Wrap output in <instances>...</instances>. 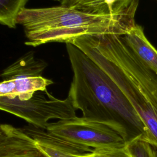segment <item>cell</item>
<instances>
[{
  "label": "cell",
  "instance_id": "1",
  "mask_svg": "<svg viewBox=\"0 0 157 157\" xmlns=\"http://www.w3.org/2000/svg\"><path fill=\"white\" fill-rule=\"evenodd\" d=\"M73 77L68 96L82 117L112 128L127 144L147 142L146 128L112 78L91 58L71 43L66 44Z\"/></svg>",
  "mask_w": 157,
  "mask_h": 157
},
{
  "label": "cell",
  "instance_id": "2",
  "mask_svg": "<svg viewBox=\"0 0 157 157\" xmlns=\"http://www.w3.org/2000/svg\"><path fill=\"white\" fill-rule=\"evenodd\" d=\"M71 43L117 83L144 123L147 142L157 150V74L142 63L122 35H86Z\"/></svg>",
  "mask_w": 157,
  "mask_h": 157
},
{
  "label": "cell",
  "instance_id": "3",
  "mask_svg": "<svg viewBox=\"0 0 157 157\" xmlns=\"http://www.w3.org/2000/svg\"><path fill=\"white\" fill-rule=\"evenodd\" d=\"M17 23L23 28L25 45L33 47L50 42L66 44L86 35H124L136 25L134 18L92 14L62 6L25 8Z\"/></svg>",
  "mask_w": 157,
  "mask_h": 157
},
{
  "label": "cell",
  "instance_id": "4",
  "mask_svg": "<svg viewBox=\"0 0 157 157\" xmlns=\"http://www.w3.org/2000/svg\"><path fill=\"white\" fill-rule=\"evenodd\" d=\"M1 110L15 115L34 126L46 129L51 120H67L77 117L69 96L58 99L47 90L37 91L28 100L0 97Z\"/></svg>",
  "mask_w": 157,
  "mask_h": 157
},
{
  "label": "cell",
  "instance_id": "5",
  "mask_svg": "<svg viewBox=\"0 0 157 157\" xmlns=\"http://www.w3.org/2000/svg\"><path fill=\"white\" fill-rule=\"evenodd\" d=\"M47 64L29 51L3 70L0 97L28 100L37 91L46 90L53 82L42 76Z\"/></svg>",
  "mask_w": 157,
  "mask_h": 157
},
{
  "label": "cell",
  "instance_id": "6",
  "mask_svg": "<svg viewBox=\"0 0 157 157\" xmlns=\"http://www.w3.org/2000/svg\"><path fill=\"white\" fill-rule=\"evenodd\" d=\"M45 129L68 141L93 149L121 147L126 144L112 128L83 117L49 123Z\"/></svg>",
  "mask_w": 157,
  "mask_h": 157
},
{
  "label": "cell",
  "instance_id": "7",
  "mask_svg": "<svg viewBox=\"0 0 157 157\" xmlns=\"http://www.w3.org/2000/svg\"><path fill=\"white\" fill-rule=\"evenodd\" d=\"M22 129L34 140L37 148L46 157H80L94 150L31 124L24 126Z\"/></svg>",
  "mask_w": 157,
  "mask_h": 157
},
{
  "label": "cell",
  "instance_id": "8",
  "mask_svg": "<svg viewBox=\"0 0 157 157\" xmlns=\"http://www.w3.org/2000/svg\"><path fill=\"white\" fill-rule=\"evenodd\" d=\"M0 157H46L22 128L0 126Z\"/></svg>",
  "mask_w": 157,
  "mask_h": 157
},
{
  "label": "cell",
  "instance_id": "9",
  "mask_svg": "<svg viewBox=\"0 0 157 157\" xmlns=\"http://www.w3.org/2000/svg\"><path fill=\"white\" fill-rule=\"evenodd\" d=\"M139 0H83L75 9L100 15L134 18Z\"/></svg>",
  "mask_w": 157,
  "mask_h": 157
},
{
  "label": "cell",
  "instance_id": "10",
  "mask_svg": "<svg viewBox=\"0 0 157 157\" xmlns=\"http://www.w3.org/2000/svg\"><path fill=\"white\" fill-rule=\"evenodd\" d=\"M122 37L142 63L157 74V50L147 39L142 26L136 24Z\"/></svg>",
  "mask_w": 157,
  "mask_h": 157
},
{
  "label": "cell",
  "instance_id": "11",
  "mask_svg": "<svg viewBox=\"0 0 157 157\" xmlns=\"http://www.w3.org/2000/svg\"><path fill=\"white\" fill-rule=\"evenodd\" d=\"M28 0H0V23L10 28H15L17 18L25 9Z\"/></svg>",
  "mask_w": 157,
  "mask_h": 157
},
{
  "label": "cell",
  "instance_id": "12",
  "mask_svg": "<svg viewBox=\"0 0 157 157\" xmlns=\"http://www.w3.org/2000/svg\"><path fill=\"white\" fill-rule=\"evenodd\" d=\"M126 148L131 157H157L156 148L148 142L140 139L127 143Z\"/></svg>",
  "mask_w": 157,
  "mask_h": 157
},
{
  "label": "cell",
  "instance_id": "13",
  "mask_svg": "<svg viewBox=\"0 0 157 157\" xmlns=\"http://www.w3.org/2000/svg\"><path fill=\"white\" fill-rule=\"evenodd\" d=\"M80 157H131L126 145L121 147H107L94 149Z\"/></svg>",
  "mask_w": 157,
  "mask_h": 157
},
{
  "label": "cell",
  "instance_id": "14",
  "mask_svg": "<svg viewBox=\"0 0 157 157\" xmlns=\"http://www.w3.org/2000/svg\"><path fill=\"white\" fill-rule=\"evenodd\" d=\"M60 2V6L75 9L83 0H55Z\"/></svg>",
  "mask_w": 157,
  "mask_h": 157
}]
</instances>
